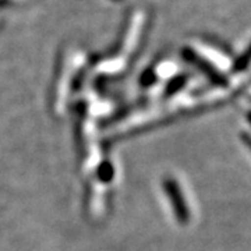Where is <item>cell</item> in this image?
Segmentation results:
<instances>
[{"label":"cell","instance_id":"obj_1","mask_svg":"<svg viewBox=\"0 0 251 251\" xmlns=\"http://www.w3.org/2000/svg\"><path fill=\"white\" fill-rule=\"evenodd\" d=\"M250 60H251V48L249 49L247 54H244L242 59H240V60L237 62V70H240V69H244V67H246V64L250 62Z\"/></svg>","mask_w":251,"mask_h":251}]
</instances>
